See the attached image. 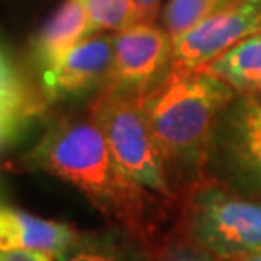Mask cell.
<instances>
[{"label":"cell","instance_id":"cell-20","mask_svg":"<svg viewBox=\"0 0 261 261\" xmlns=\"http://www.w3.org/2000/svg\"><path fill=\"white\" fill-rule=\"evenodd\" d=\"M2 203H4V199H2V194H0V205H2Z\"/></svg>","mask_w":261,"mask_h":261},{"label":"cell","instance_id":"cell-17","mask_svg":"<svg viewBox=\"0 0 261 261\" xmlns=\"http://www.w3.org/2000/svg\"><path fill=\"white\" fill-rule=\"evenodd\" d=\"M56 257L43 252H31V250H10L0 252V261H55Z\"/></svg>","mask_w":261,"mask_h":261},{"label":"cell","instance_id":"cell-4","mask_svg":"<svg viewBox=\"0 0 261 261\" xmlns=\"http://www.w3.org/2000/svg\"><path fill=\"white\" fill-rule=\"evenodd\" d=\"M89 114L126 174L153 196L172 199L174 188L145 120L141 95L105 87L89 105Z\"/></svg>","mask_w":261,"mask_h":261},{"label":"cell","instance_id":"cell-3","mask_svg":"<svg viewBox=\"0 0 261 261\" xmlns=\"http://www.w3.org/2000/svg\"><path fill=\"white\" fill-rule=\"evenodd\" d=\"M184 230L223 261L261 252V201L213 180H197L186 201Z\"/></svg>","mask_w":261,"mask_h":261},{"label":"cell","instance_id":"cell-14","mask_svg":"<svg viewBox=\"0 0 261 261\" xmlns=\"http://www.w3.org/2000/svg\"><path fill=\"white\" fill-rule=\"evenodd\" d=\"M228 2L230 0H168V4L161 12L163 28L174 41L203 19L213 16L215 12L224 8Z\"/></svg>","mask_w":261,"mask_h":261},{"label":"cell","instance_id":"cell-7","mask_svg":"<svg viewBox=\"0 0 261 261\" xmlns=\"http://www.w3.org/2000/svg\"><path fill=\"white\" fill-rule=\"evenodd\" d=\"M213 153L238 186L261 196V103L253 95L236 97L226 109L215 134Z\"/></svg>","mask_w":261,"mask_h":261},{"label":"cell","instance_id":"cell-1","mask_svg":"<svg viewBox=\"0 0 261 261\" xmlns=\"http://www.w3.org/2000/svg\"><path fill=\"white\" fill-rule=\"evenodd\" d=\"M21 167L43 170L72 184L118 228L151 248L157 224L153 194L118 165L91 114L50 122L21 157Z\"/></svg>","mask_w":261,"mask_h":261},{"label":"cell","instance_id":"cell-10","mask_svg":"<svg viewBox=\"0 0 261 261\" xmlns=\"http://www.w3.org/2000/svg\"><path fill=\"white\" fill-rule=\"evenodd\" d=\"M85 37H89L85 0H64L31 39V58L39 74L50 70Z\"/></svg>","mask_w":261,"mask_h":261},{"label":"cell","instance_id":"cell-11","mask_svg":"<svg viewBox=\"0 0 261 261\" xmlns=\"http://www.w3.org/2000/svg\"><path fill=\"white\" fill-rule=\"evenodd\" d=\"M47 99L25 82L0 45V138L12 143L45 111Z\"/></svg>","mask_w":261,"mask_h":261},{"label":"cell","instance_id":"cell-13","mask_svg":"<svg viewBox=\"0 0 261 261\" xmlns=\"http://www.w3.org/2000/svg\"><path fill=\"white\" fill-rule=\"evenodd\" d=\"M56 261H149V248L126 230L80 232Z\"/></svg>","mask_w":261,"mask_h":261},{"label":"cell","instance_id":"cell-12","mask_svg":"<svg viewBox=\"0 0 261 261\" xmlns=\"http://www.w3.org/2000/svg\"><path fill=\"white\" fill-rule=\"evenodd\" d=\"M201 70L223 80L238 95H261V31L224 50Z\"/></svg>","mask_w":261,"mask_h":261},{"label":"cell","instance_id":"cell-18","mask_svg":"<svg viewBox=\"0 0 261 261\" xmlns=\"http://www.w3.org/2000/svg\"><path fill=\"white\" fill-rule=\"evenodd\" d=\"M136 2V21H155L161 8V0H134Z\"/></svg>","mask_w":261,"mask_h":261},{"label":"cell","instance_id":"cell-19","mask_svg":"<svg viewBox=\"0 0 261 261\" xmlns=\"http://www.w3.org/2000/svg\"><path fill=\"white\" fill-rule=\"evenodd\" d=\"M238 261H261V252L252 253V255H248V257H242V259H238Z\"/></svg>","mask_w":261,"mask_h":261},{"label":"cell","instance_id":"cell-2","mask_svg":"<svg viewBox=\"0 0 261 261\" xmlns=\"http://www.w3.org/2000/svg\"><path fill=\"white\" fill-rule=\"evenodd\" d=\"M238 93L203 70L172 68L141 95L153 141L170 178H197L211 159L215 134ZM174 186V184H172Z\"/></svg>","mask_w":261,"mask_h":261},{"label":"cell","instance_id":"cell-5","mask_svg":"<svg viewBox=\"0 0 261 261\" xmlns=\"http://www.w3.org/2000/svg\"><path fill=\"white\" fill-rule=\"evenodd\" d=\"M174 41L155 21H136L114 33L109 89L143 95L172 66Z\"/></svg>","mask_w":261,"mask_h":261},{"label":"cell","instance_id":"cell-16","mask_svg":"<svg viewBox=\"0 0 261 261\" xmlns=\"http://www.w3.org/2000/svg\"><path fill=\"white\" fill-rule=\"evenodd\" d=\"M149 261H223L197 244L186 230L168 238L161 246L149 248Z\"/></svg>","mask_w":261,"mask_h":261},{"label":"cell","instance_id":"cell-9","mask_svg":"<svg viewBox=\"0 0 261 261\" xmlns=\"http://www.w3.org/2000/svg\"><path fill=\"white\" fill-rule=\"evenodd\" d=\"M80 230L68 223L39 219L21 209L0 205V252L31 250L60 257L74 244Z\"/></svg>","mask_w":261,"mask_h":261},{"label":"cell","instance_id":"cell-15","mask_svg":"<svg viewBox=\"0 0 261 261\" xmlns=\"http://www.w3.org/2000/svg\"><path fill=\"white\" fill-rule=\"evenodd\" d=\"M89 16V35L116 33L136 23L134 0H85Z\"/></svg>","mask_w":261,"mask_h":261},{"label":"cell","instance_id":"cell-6","mask_svg":"<svg viewBox=\"0 0 261 261\" xmlns=\"http://www.w3.org/2000/svg\"><path fill=\"white\" fill-rule=\"evenodd\" d=\"M261 31V0H230L224 8L174 39L172 68L201 70L224 50Z\"/></svg>","mask_w":261,"mask_h":261},{"label":"cell","instance_id":"cell-8","mask_svg":"<svg viewBox=\"0 0 261 261\" xmlns=\"http://www.w3.org/2000/svg\"><path fill=\"white\" fill-rule=\"evenodd\" d=\"M112 58L114 33H95L80 41L50 70L41 74L47 103L105 89L111 77Z\"/></svg>","mask_w":261,"mask_h":261}]
</instances>
